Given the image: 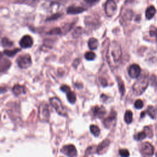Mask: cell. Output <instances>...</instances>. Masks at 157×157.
I'll return each instance as SVG.
<instances>
[{
  "instance_id": "cell-17",
  "label": "cell",
  "mask_w": 157,
  "mask_h": 157,
  "mask_svg": "<svg viewBox=\"0 0 157 157\" xmlns=\"http://www.w3.org/2000/svg\"><path fill=\"white\" fill-rule=\"evenodd\" d=\"M10 66V62L6 58H2L1 61V71L2 72L7 70Z\"/></svg>"
},
{
  "instance_id": "cell-36",
  "label": "cell",
  "mask_w": 157,
  "mask_h": 157,
  "mask_svg": "<svg viewBox=\"0 0 157 157\" xmlns=\"http://www.w3.org/2000/svg\"><path fill=\"white\" fill-rule=\"evenodd\" d=\"M156 77H155V75H152L151 77L150 78V83H151V84L153 86H154V83H156Z\"/></svg>"
},
{
  "instance_id": "cell-34",
  "label": "cell",
  "mask_w": 157,
  "mask_h": 157,
  "mask_svg": "<svg viewBox=\"0 0 157 157\" xmlns=\"http://www.w3.org/2000/svg\"><path fill=\"white\" fill-rule=\"evenodd\" d=\"M60 90L64 92V93H67V92H69V91H71V88L69 86L66 85H62L61 87H60Z\"/></svg>"
},
{
  "instance_id": "cell-28",
  "label": "cell",
  "mask_w": 157,
  "mask_h": 157,
  "mask_svg": "<svg viewBox=\"0 0 157 157\" xmlns=\"http://www.w3.org/2000/svg\"><path fill=\"white\" fill-rule=\"evenodd\" d=\"M94 151H96V148L94 146H90L85 151V155H90L94 153Z\"/></svg>"
},
{
  "instance_id": "cell-2",
  "label": "cell",
  "mask_w": 157,
  "mask_h": 157,
  "mask_svg": "<svg viewBox=\"0 0 157 157\" xmlns=\"http://www.w3.org/2000/svg\"><path fill=\"white\" fill-rule=\"evenodd\" d=\"M121 54H122V52H121L120 45L117 42L114 41L112 42L108 48L107 55H110V56L112 58V60L115 63H118L120 60L121 57Z\"/></svg>"
},
{
  "instance_id": "cell-4",
  "label": "cell",
  "mask_w": 157,
  "mask_h": 157,
  "mask_svg": "<svg viewBox=\"0 0 157 157\" xmlns=\"http://www.w3.org/2000/svg\"><path fill=\"white\" fill-rule=\"evenodd\" d=\"M38 117L42 122H48L50 118V112L48 106L45 102H43L40 104L39 107Z\"/></svg>"
},
{
  "instance_id": "cell-38",
  "label": "cell",
  "mask_w": 157,
  "mask_h": 157,
  "mask_svg": "<svg viewBox=\"0 0 157 157\" xmlns=\"http://www.w3.org/2000/svg\"><path fill=\"white\" fill-rule=\"evenodd\" d=\"M85 2L88 4H95L98 1H99V0H85Z\"/></svg>"
},
{
  "instance_id": "cell-31",
  "label": "cell",
  "mask_w": 157,
  "mask_h": 157,
  "mask_svg": "<svg viewBox=\"0 0 157 157\" xmlns=\"http://www.w3.org/2000/svg\"><path fill=\"white\" fill-rule=\"evenodd\" d=\"M119 154L121 156H128L129 155V151L126 149H120L119 150Z\"/></svg>"
},
{
  "instance_id": "cell-33",
  "label": "cell",
  "mask_w": 157,
  "mask_h": 157,
  "mask_svg": "<svg viewBox=\"0 0 157 157\" xmlns=\"http://www.w3.org/2000/svg\"><path fill=\"white\" fill-rule=\"evenodd\" d=\"M61 33V31L59 28H56L54 29H52L50 31H49L48 33L50 34H59Z\"/></svg>"
},
{
  "instance_id": "cell-23",
  "label": "cell",
  "mask_w": 157,
  "mask_h": 157,
  "mask_svg": "<svg viewBox=\"0 0 157 157\" xmlns=\"http://www.w3.org/2000/svg\"><path fill=\"white\" fill-rule=\"evenodd\" d=\"M124 121L126 123L129 124L132 121V113L131 110H126L124 114Z\"/></svg>"
},
{
  "instance_id": "cell-26",
  "label": "cell",
  "mask_w": 157,
  "mask_h": 157,
  "mask_svg": "<svg viewBox=\"0 0 157 157\" xmlns=\"http://www.w3.org/2000/svg\"><path fill=\"white\" fill-rule=\"evenodd\" d=\"M1 44L4 47H7L12 46L13 42L7 37H3L1 40Z\"/></svg>"
},
{
  "instance_id": "cell-35",
  "label": "cell",
  "mask_w": 157,
  "mask_h": 157,
  "mask_svg": "<svg viewBox=\"0 0 157 157\" xmlns=\"http://www.w3.org/2000/svg\"><path fill=\"white\" fill-rule=\"evenodd\" d=\"M99 80H100V83H101V85L103 86H106L107 85V80L105 78H101Z\"/></svg>"
},
{
  "instance_id": "cell-15",
  "label": "cell",
  "mask_w": 157,
  "mask_h": 157,
  "mask_svg": "<svg viewBox=\"0 0 157 157\" xmlns=\"http://www.w3.org/2000/svg\"><path fill=\"white\" fill-rule=\"evenodd\" d=\"M85 10V9H83V7H76V6H71L67 9V13H69V14H77V13H82Z\"/></svg>"
},
{
  "instance_id": "cell-3",
  "label": "cell",
  "mask_w": 157,
  "mask_h": 157,
  "mask_svg": "<svg viewBox=\"0 0 157 157\" xmlns=\"http://www.w3.org/2000/svg\"><path fill=\"white\" fill-rule=\"evenodd\" d=\"M50 102L59 115L61 116L67 115V110L64 107L59 99L56 97L52 98L50 99Z\"/></svg>"
},
{
  "instance_id": "cell-10",
  "label": "cell",
  "mask_w": 157,
  "mask_h": 157,
  "mask_svg": "<svg viewBox=\"0 0 157 157\" xmlns=\"http://www.w3.org/2000/svg\"><path fill=\"white\" fill-rule=\"evenodd\" d=\"M116 117H117L116 112L114 111L113 112L112 111L109 116L106 118H105L103 121V124L104 126L106 128H110L115 123Z\"/></svg>"
},
{
  "instance_id": "cell-11",
  "label": "cell",
  "mask_w": 157,
  "mask_h": 157,
  "mask_svg": "<svg viewBox=\"0 0 157 157\" xmlns=\"http://www.w3.org/2000/svg\"><path fill=\"white\" fill-rule=\"evenodd\" d=\"M19 44L21 47L22 48H29L33 45V40L30 36L25 35L21 39Z\"/></svg>"
},
{
  "instance_id": "cell-8",
  "label": "cell",
  "mask_w": 157,
  "mask_h": 157,
  "mask_svg": "<svg viewBox=\"0 0 157 157\" xmlns=\"http://www.w3.org/2000/svg\"><path fill=\"white\" fill-rule=\"evenodd\" d=\"M61 151L63 153L68 156H75L77 154V150L75 146L72 144H69L63 146Z\"/></svg>"
},
{
  "instance_id": "cell-21",
  "label": "cell",
  "mask_w": 157,
  "mask_h": 157,
  "mask_svg": "<svg viewBox=\"0 0 157 157\" xmlns=\"http://www.w3.org/2000/svg\"><path fill=\"white\" fill-rule=\"evenodd\" d=\"M117 82H118V85L119 88V91L121 93V95L123 96L125 91V87L123 81L121 79L120 77H117Z\"/></svg>"
},
{
  "instance_id": "cell-1",
  "label": "cell",
  "mask_w": 157,
  "mask_h": 157,
  "mask_svg": "<svg viewBox=\"0 0 157 157\" xmlns=\"http://www.w3.org/2000/svg\"><path fill=\"white\" fill-rule=\"evenodd\" d=\"M149 82V78L147 74H142L135 82L132 86V91L136 95L142 94L146 90Z\"/></svg>"
},
{
  "instance_id": "cell-24",
  "label": "cell",
  "mask_w": 157,
  "mask_h": 157,
  "mask_svg": "<svg viewBox=\"0 0 157 157\" xmlns=\"http://www.w3.org/2000/svg\"><path fill=\"white\" fill-rule=\"evenodd\" d=\"M147 134L145 132V131L144 130L143 131H141L140 132H138L137 134H136V135H134V137L136 140H142L144 139H145L147 137Z\"/></svg>"
},
{
  "instance_id": "cell-19",
  "label": "cell",
  "mask_w": 157,
  "mask_h": 157,
  "mask_svg": "<svg viewBox=\"0 0 157 157\" xmlns=\"http://www.w3.org/2000/svg\"><path fill=\"white\" fill-rule=\"evenodd\" d=\"M88 45L90 50H96L98 47V41L96 38H90L88 42Z\"/></svg>"
},
{
  "instance_id": "cell-6",
  "label": "cell",
  "mask_w": 157,
  "mask_h": 157,
  "mask_svg": "<svg viewBox=\"0 0 157 157\" xmlns=\"http://www.w3.org/2000/svg\"><path fill=\"white\" fill-rule=\"evenodd\" d=\"M117 9V4L113 0H107L105 2L104 4V11L108 17H112L115 13Z\"/></svg>"
},
{
  "instance_id": "cell-32",
  "label": "cell",
  "mask_w": 157,
  "mask_h": 157,
  "mask_svg": "<svg viewBox=\"0 0 157 157\" xmlns=\"http://www.w3.org/2000/svg\"><path fill=\"white\" fill-rule=\"evenodd\" d=\"M150 35L153 37H155L157 38V28H151L149 31Z\"/></svg>"
},
{
  "instance_id": "cell-18",
  "label": "cell",
  "mask_w": 157,
  "mask_h": 157,
  "mask_svg": "<svg viewBox=\"0 0 157 157\" xmlns=\"http://www.w3.org/2000/svg\"><path fill=\"white\" fill-rule=\"evenodd\" d=\"M147 113L148 114V115L153 119L155 118L156 117L157 115V110L156 109L152 106V105H150L147 107Z\"/></svg>"
},
{
  "instance_id": "cell-22",
  "label": "cell",
  "mask_w": 157,
  "mask_h": 157,
  "mask_svg": "<svg viewBox=\"0 0 157 157\" xmlns=\"http://www.w3.org/2000/svg\"><path fill=\"white\" fill-rule=\"evenodd\" d=\"M90 130L91 134L93 136H94L95 137L98 136L99 135V134H100V129H99V128L96 125H94V124L90 125Z\"/></svg>"
},
{
  "instance_id": "cell-13",
  "label": "cell",
  "mask_w": 157,
  "mask_h": 157,
  "mask_svg": "<svg viewBox=\"0 0 157 157\" xmlns=\"http://www.w3.org/2000/svg\"><path fill=\"white\" fill-rule=\"evenodd\" d=\"M110 140L108 139H106L104 140L101 143L99 144V145L96 147V153L99 154H101L104 153V151L107 148V147L110 145Z\"/></svg>"
},
{
  "instance_id": "cell-9",
  "label": "cell",
  "mask_w": 157,
  "mask_h": 157,
  "mask_svg": "<svg viewBox=\"0 0 157 157\" xmlns=\"http://www.w3.org/2000/svg\"><path fill=\"white\" fill-rule=\"evenodd\" d=\"M141 72V69L140 66L136 64H133L131 65L128 68L129 75L132 78H138L140 76Z\"/></svg>"
},
{
  "instance_id": "cell-7",
  "label": "cell",
  "mask_w": 157,
  "mask_h": 157,
  "mask_svg": "<svg viewBox=\"0 0 157 157\" xmlns=\"http://www.w3.org/2000/svg\"><path fill=\"white\" fill-rule=\"evenodd\" d=\"M140 151L142 155L150 156L154 153V147L150 143L146 142L142 144L140 148Z\"/></svg>"
},
{
  "instance_id": "cell-16",
  "label": "cell",
  "mask_w": 157,
  "mask_h": 157,
  "mask_svg": "<svg viewBox=\"0 0 157 157\" xmlns=\"http://www.w3.org/2000/svg\"><path fill=\"white\" fill-rule=\"evenodd\" d=\"M155 13H156V9L155 8L154 6H150L145 11V17L147 19L150 20L154 17Z\"/></svg>"
},
{
  "instance_id": "cell-20",
  "label": "cell",
  "mask_w": 157,
  "mask_h": 157,
  "mask_svg": "<svg viewBox=\"0 0 157 157\" xmlns=\"http://www.w3.org/2000/svg\"><path fill=\"white\" fill-rule=\"evenodd\" d=\"M66 96H67V100L69 101V102L70 103L74 104L75 102L77 99H76V95L74 92H73L71 90L66 93Z\"/></svg>"
},
{
  "instance_id": "cell-29",
  "label": "cell",
  "mask_w": 157,
  "mask_h": 157,
  "mask_svg": "<svg viewBox=\"0 0 157 157\" xmlns=\"http://www.w3.org/2000/svg\"><path fill=\"white\" fill-rule=\"evenodd\" d=\"M144 130L146 132L147 136L150 137L153 136V131H152V129H151V128L150 126H145V127H144Z\"/></svg>"
},
{
  "instance_id": "cell-25",
  "label": "cell",
  "mask_w": 157,
  "mask_h": 157,
  "mask_svg": "<svg viewBox=\"0 0 157 157\" xmlns=\"http://www.w3.org/2000/svg\"><path fill=\"white\" fill-rule=\"evenodd\" d=\"M20 50V49L19 48H16V49H14V50H4L3 53H4V55L8 56H14L17 52H18Z\"/></svg>"
},
{
  "instance_id": "cell-5",
  "label": "cell",
  "mask_w": 157,
  "mask_h": 157,
  "mask_svg": "<svg viewBox=\"0 0 157 157\" xmlns=\"http://www.w3.org/2000/svg\"><path fill=\"white\" fill-rule=\"evenodd\" d=\"M16 62L21 69H26L31 64V57L29 54H23L17 58Z\"/></svg>"
},
{
  "instance_id": "cell-39",
  "label": "cell",
  "mask_w": 157,
  "mask_h": 157,
  "mask_svg": "<svg viewBox=\"0 0 157 157\" xmlns=\"http://www.w3.org/2000/svg\"><path fill=\"white\" fill-rule=\"evenodd\" d=\"M145 113H146V112H145V111H144V112H142V113H141V115H140V117H141V118H143V117H144V116L145 115Z\"/></svg>"
},
{
  "instance_id": "cell-27",
  "label": "cell",
  "mask_w": 157,
  "mask_h": 157,
  "mask_svg": "<svg viewBox=\"0 0 157 157\" xmlns=\"http://www.w3.org/2000/svg\"><path fill=\"white\" fill-rule=\"evenodd\" d=\"M85 58L87 60L91 61L95 59L96 54L93 52H88L85 54Z\"/></svg>"
},
{
  "instance_id": "cell-30",
  "label": "cell",
  "mask_w": 157,
  "mask_h": 157,
  "mask_svg": "<svg viewBox=\"0 0 157 157\" xmlns=\"http://www.w3.org/2000/svg\"><path fill=\"white\" fill-rule=\"evenodd\" d=\"M143 106H144V103L141 99H137L136 101V102L134 103V107L136 109H140L142 108Z\"/></svg>"
},
{
  "instance_id": "cell-12",
  "label": "cell",
  "mask_w": 157,
  "mask_h": 157,
  "mask_svg": "<svg viewBox=\"0 0 157 157\" xmlns=\"http://www.w3.org/2000/svg\"><path fill=\"white\" fill-rule=\"evenodd\" d=\"M106 113V110L104 107L95 106L93 108V114L94 117L98 118H102Z\"/></svg>"
},
{
  "instance_id": "cell-14",
  "label": "cell",
  "mask_w": 157,
  "mask_h": 157,
  "mask_svg": "<svg viewBox=\"0 0 157 157\" xmlns=\"http://www.w3.org/2000/svg\"><path fill=\"white\" fill-rule=\"evenodd\" d=\"M12 91L15 95L18 96L21 94H25L26 93V88L24 86L17 84L13 86L12 88Z\"/></svg>"
},
{
  "instance_id": "cell-37",
  "label": "cell",
  "mask_w": 157,
  "mask_h": 157,
  "mask_svg": "<svg viewBox=\"0 0 157 157\" xmlns=\"http://www.w3.org/2000/svg\"><path fill=\"white\" fill-rule=\"evenodd\" d=\"M107 99H108V96H106L105 94H102L101 95V100L102 101L105 102V101L107 100Z\"/></svg>"
}]
</instances>
